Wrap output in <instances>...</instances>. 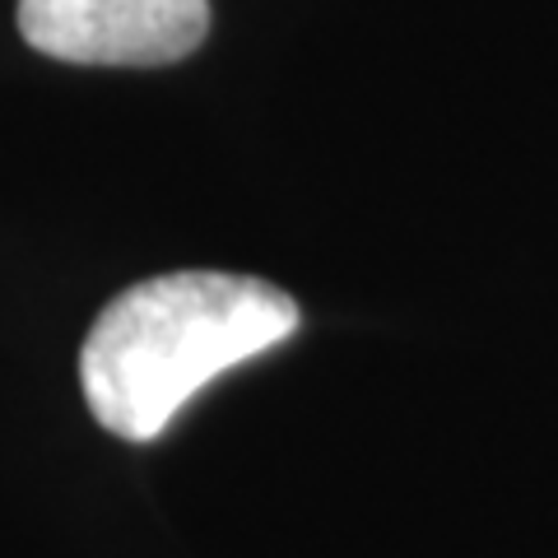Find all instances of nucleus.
<instances>
[{
    "mask_svg": "<svg viewBox=\"0 0 558 558\" xmlns=\"http://www.w3.org/2000/svg\"><path fill=\"white\" fill-rule=\"evenodd\" d=\"M303 326L284 289L229 270H172L98 312L80 349L94 418L126 442H154L219 373L266 354Z\"/></svg>",
    "mask_w": 558,
    "mask_h": 558,
    "instance_id": "f257e3e1",
    "label": "nucleus"
},
{
    "mask_svg": "<svg viewBox=\"0 0 558 558\" xmlns=\"http://www.w3.org/2000/svg\"><path fill=\"white\" fill-rule=\"evenodd\" d=\"M33 51L70 65H172L209 33V0H20Z\"/></svg>",
    "mask_w": 558,
    "mask_h": 558,
    "instance_id": "f03ea898",
    "label": "nucleus"
}]
</instances>
